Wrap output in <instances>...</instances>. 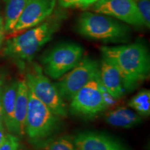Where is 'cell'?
I'll list each match as a JSON object with an SVG mask.
<instances>
[{"label":"cell","instance_id":"obj_9","mask_svg":"<svg viewBox=\"0 0 150 150\" xmlns=\"http://www.w3.org/2000/svg\"><path fill=\"white\" fill-rule=\"evenodd\" d=\"M93 9L96 13L117 18L131 25L145 27L134 0H99L93 5Z\"/></svg>","mask_w":150,"mask_h":150},{"label":"cell","instance_id":"obj_2","mask_svg":"<svg viewBox=\"0 0 150 150\" xmlns=\"http://www.w3.org/2000/svg\"><path fill=\"white\" fill-rule=\"evenodd\" d=\"M59 16L44 21L35 27L27 29L22 34L8 39L4 49V55L20 65L31 62L38 52L59 29Z\"/></svg>","mask_w":150,"mask_h":150},{"label":"cell","instance_id":"obj_25","mask_svg":"<svg viewBox=\"0 0 150 150\" xmlns=\"http://www.w3.org/2000/svg\"><path fill=\"white\" fill-rule=\"evenodd\" d=\"M1 94L0 95V122H3V110H2V106H1Z\"/></svg>","mask_w":150,"mask_h":150},{"label":"cell","instance_id":"obj_15","mask_svg":"<svg viewBox=\"0 0 150 150\" xmlns=\"http://www.w3.org/2000/svg\"><path fill=\"white\" fill-rule=\"evenodd\" d=\"M18 81H15L3 88L1 93V106L3 122L9 134H14V110Z\"/></svg>","mask_w":150,"mask_h":150},{"label":"cell","instance_id":"obj_8","mask_svg":"<svg viewBox=\"0 0 150 150\" xmlns=\"http://www.w3.org/2000/svg\"><path fill=\"white\" fill-rule=\"evenodd\" d=\"M99 76L84 86L70 99V110L73 115L92 119L108 109L99 88Z\"/></svg>","mask_w":150,"mask_h":150},{"label":"cell","instance_id":"obj_18","mask_svg":"<svg viewBox=\"0 0 150 150\" xmlns=\"http://www.w3.org/2000/svg\"><path fill=\"white\" fill-rule=\"evenodd\" d=\"M40 146L43 150H77L74 142L65 137L52 138Z\"/></svg>","mask_w":150,"mask_h":150},{"label":"cell","instance_id":"obj_7","mask_svg":"<svg viewBox=\"0 0 150 150\" xmlns=\"http://www.w3.org/2000/svg\"><path fill=\"white\" fill-rule=\"evenodd\" d=\"M99 76V63L85 57L76 66L60 78L56 88L64 100L70 101L81 88Z\"/></svg>","mask_w":150,"mask_h":150},{"label":"cell","instance_id":"obj_17","mask_svg":"<svg viewBox=\"0 0 150 150\" xmlns=\"http://www.w3.org/2000/svg\"><path fill=\"white\" fill-rule=\"evenodd\" d=\"M128 105L141 117L149 116L150 114V91L144 89L138 92L129 101Z\"/></svg>","mask_w":150,"mask_h":150},{"label":"cell","instance_id":"obj_20","mask_svg":"<svg viewBox=\"0 0 150 150\" xmlns=\"http://www.w3.org/2000/svg\"><path fill=\"white\" fill-rule=\"evenodd\" d=\"M99 0H59V4L63 8H79L86 9L93 6Z\"/></svg>","mask_w":150,"mask_h":150},{"label":"cell","instance_id":"obj_11","mask_svg":"<svg viewBox=\"0 0 150 150\" xmlns=\"http://www.w3.org/2000/svg\"><path fill=\"white\" fill-rule=\"evenodd\" d=\"M73 142L77 150H129L114 137L94 131L79 133Z\"/></svg>","mask_w":150,"mask_h":150},{"label":"cell","instance_id":"obj_3","mask_svg":"<svg viewBox=\"0 0 150 150\" xmlns=\"http://www.w3.org/2000/svg\"><path fill=\"white\" fill-rule=\"evenodd\" d=\"M60 118L29 90L25 134L31 143L40 146L52 138L60 128Z\"/></svg>","mask_w":150,"mask_h":150},{"label":"cell","instance_id":"obj_5","mask_svg":"<svg viewBox=\"0 0 150 150\" xmlns=\"http://www.w3.org/2000/svg\"><path fill=\"white\" fill-rule=\"evenodd\" d=\"M26 82L29 90L39 100L60 117L67 115V106L56 85L52 83L43 72L42 67L33 63L26 74Z\"/></svg>","mask_w":150,"mask_h":150},{"label":"cell","instance_id":"obj_21","mask_svg":"<svg viewBox=\"0 0 150 150\" xmlns=\"http://www.w3.org/2000/svg\"><path fill=\"white\" fill-rule=\"evenodd\" d=\"M20 146L18 137L14 134H6L4 140L0 145V150H18Z\"/></svg>","mask_w":150,"mask_h":150},{"label":"cell","instance_id":"obj_13","mask_svg":"<svg viewBox=\"0 0 150 150\" xmlns=\"http://www.w3.org/2000/svg\"><path fill=\"white\" fill-rule=\"evenodd\" d=\"M28 102L29 88L26 80L18 81L14 110V135L18 137H22L25 134Z\"/></svg>","mask_w":150,"mask_h":150},{"label":"cell","instance_id":"obj_1","mask_svg":"<svg viewBox=\"0 0 150 150\" xmlns=\"http://www.w3.org/2000/svg\"><path fill=\"white\" fill-rule=\"evenodd\" d=\"M102 58L113 63L120 73L125 91H134L149 78L150 56L147 47L137 42L120 46H102Z\"/></svg>","mask_w":150,"mask_h":150},{"label":"cell","instance_id":"obj_26","mask_svg":"<svg viewBox=\"0 0 150 150\" xmlns=\"http://www.w3.org/2000/svg\"><path fill=\"white\" fill-rule=\"evenodd\" d=\"M18 150H20V149H18Z\"/></svg>","mask_w":150,"mask_h":150},{"label":"cell","instance_id":"obj_24","mask_svg":"<svg viewBox=\"0 0 150 150\" xmlns=\"http://www.w3.org/2000/svg\"><path fill=\"white\" fill-rule=\"evenodd\" d=\"M5 83V79L3 76H1L0 77V95H1V93H2V90L4 88V86Z\"/></svg>","mask_w":150,"mask_h":150},{"label":"cell","instance_id":"obj_19","mask_svg":"<svg viewBox=\"0 0 150 150\" xmlns=\"http://www.w3.org/2000/svg\"><path fill=\"white\" fill-rule=\"evenodd\" d=\"M144 22L145 27H150V0H134Z\"/></svg>","mask_w":150,"mask_h":150},{"label":"cell","instance_id":"obj_14","mask_svg":"<svg viewBox=\"0 0 150 150\" xmlns=\"http://www.w3.org/2000/svg\"><path fill=\"white\" fill-rule=\"evenodd\" d=\"M105 122L110 126L122 129H131L140 125L142 117L127 107H117L104 114Z\"/></svg>","mask_w":150,"mask_h":150},{"label":"cell","instance_id":"obj_4","mask_svg":"<svg viewBox=\"0 0 150 150\" xmlns=\"http://www.w3.org/2000/svg\"><path fill=\"white\" fill-rule=\"evenodd\" d=\"M76 31L82 36L103 42L126 41L129 36V28L111 17L103 14L84 12L79 18Z\"/></svg>","mask_w":150,"mask_h":150},{"label":"cell","instance_id":"obj_6","mask_svg":"<svg viewBox=\"0 0 150 150\" xmlns=\"http://www.w3.org/2000/svg\"><path fill=\"white\" fill-rule=\"evenodd\" d=\"M83 54V47L76 43L57 45L43 56V72L53 79H59L79 63Z\"/></svg>","mask_w":150,"mask_h":150},{"label":"cell","instance_id":"obj_16","mask_svg":"<svg viewBox=\"0 0 150 150\" xmlns=\"http://www.w3.org/2000/svg\"><path fill=\"white\" fill-rule=\"evenodd\" d=\"M28 0H4V29L6 33H12L18 19L25 8Z\"/></svg>","mask_w":150,"mask_h":150},{"label":"cell","instance_id":"obj_12","mask_svg":"<svg viewBox=\"0 0 150 150\" xmlns=\"http://www.w3.org/2000/svg\"><path fill=\"white\" fill-rule=\"evenodd\" d=\"M99 79L105 88L116 100L124 96L126 91L119 70L113 63L104 58L99 63Z\"/></svg>","mask_w":150,"mask_h":150},{"label":"cell","instance_id":"obj_22","mask_svg":"<svg viewBox=\"0 0 150 150\" xmlns=\"http://www.w3.org/2000/svg\"><path fill=\"white\" fill-rule=\"evenodd\" d=\"M5 29H4V20L1 16H0V47L3 45L5 38Z\"/></svg>","mask_w":150,"mask_h":150},{"label":"cell","instance_id":"obj_10","mask_svg":"<svg viewBox=\"0 0 150 150\" xmlns=\"http://www.w3.org/2000/svg\"><path fill=\"white\" fill-rule=\"evenodd\" d=\"M56 0H28L11 34H18L45 21L51 16Z\"/></svg>","mask_w":150,"mask_h":150},{"label":"cell","instance_id":"obj_23","mask_svg":"<svg viewBox=\"0 0 150 150\" xmlns=\"http://www.w3.org/2000/svg\"><path fill=\"white\" fill-rule=\"evenodd\" d=\"M6 136L5 127L3 122H0V145H1Z\"/></svg>","mask_w":150,"mask_h":150}]
</instances>
